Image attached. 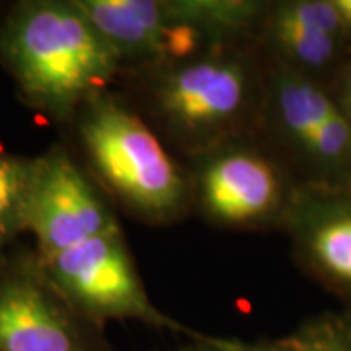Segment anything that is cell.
I'll return each instance as SVG.
<instances>
[{"label":"cell","instance_id":"obj_1","mask_svg":"<svg viewBox=\"0 0 351 351\" xmlns=\"http://www.w3.org/2000/svg\"><path fill=\"white\" fill-rule=\"evenodd\" d=\"M267 64L256 41L127 76V98L182 160L258 131Z\"/></svg>","mask_w":351,"mask_h":351},{"label":"cell","instance_id":"obj_2","mask_svg":"<svg viewBox=\"0 0 351 351\" xmlns=\"http://www.w3.org/2000/svg\"><path fill=\"white\" fill-rule=\"evenodd\" d=\"M0 64L25 108L66 129L121 80V64L76 0H18L0 22Z\"/></svg>","mask_w":351,"mask_h":351},{"label":"cell","instance_id":"obj_3","mask_svg":"<svg viewBox=\"0 0 351 351\" xmlns=\"http://www.w3.org/2000/svg\"><path fill=\"white\" fill-rule=\"evenodd\" d=\"M64 131L88 174L131 219L172 226L193 213L186 164L123 92L94 96Z\"/></svg>","mask_w":351,"mask_h":351},{"label":"cell","instance_id":"obj_4","mask_svg":"<svg viewBox=\"0 0 351 351\" xmlns=\"http://www.w3.org/2000/svg\"><path fill=\"white\" fill-rule=\"evenodd\" d=\"M191 211L219 230H281L297 178L258 133L221 143L184 160Z\"/></svg>","mask_w":351,"mask_h":351},{"label":"cell","instance_id":"obj_5","mask_svg":"<svg viewBox=\"0 0 351 351\" xmlns=\"http://www.w3.org/2000/svg\"><path fill=\"white\" fill-rule=\"evenodd\" d=\"M256 133L299 184H351V123L324 84L267 64Z\"/></svg>","mask_w":351,"mask_h":351},{"label":"cell","instance_id":"obj_6","mask_svg":"<svg viewBox=\"0 0 351 351\" xmlns=\"http://www.w3.org/2000/svg\"><path fill=\"white\" fill-rule=\"evenodd\" d=\"M41 262L69 302L98 326L138 322L189 339L199 334L162 313L149 297L123 228L41 258Z\"/></svg>","mask_w":351,"mask_h":351},{"label":"cell","instance_id":"obj_7","mask_svg":"<svg viewBox=\"0 0 351 351\" xmlns=\"http://www.w3.org/2000/svg\"><path fill=\"white\" fill-rule=\"evenodd\" d=\"M0 351H115L51 281L34 246L0 254Z\"/></svg>","mask_w":351,"mask_h":351},{"label":"cell","instance_id":"obj_8","mask_svg":"<svg viewBox=\"0 0 351 351\" xmlns=\"http://www.w3.org/2000/svg\"><path fill=\"white\" fill-rule=\"evenodd\" d=\"M123 228L117 207L88 174L69 145L34 156L25 201V234L41 258Z\"/></svg>","mask_w":351,"mask_h":351},{"label":"cell","instance_id":"obj_9","mask_svg":"<svg viewBox=\"0 0 351 351\" xmlns=\"http://www.w3.org/2000/svg\"><path fill=\"white\" fill-rule=\"evenodd\" d=\"M256 45L267 64L328 88L351 59L334 0H267Z\"/></svg>","mask_w":351,"mask_h":351},{"label":"cell","instance_id":"obj_10","mask_svg":"<svg viewBox=\"0 0 351 351\" xmlns=\"http://www.w3.org/2000/svg\"><path fill=\"white\" fill-rule=\"evenodd\" d=\"M281 232L302 271L351 308V184H299Z\"/></svg>","mask_w":351,"mask_h":351},{"label":"cell","instance_id":"obj_11","mask_svg":"<svg viewBox=\"0 0 351 351\" xmlns=\"http://www.w3.org/2000/svg\"><path fill=\"white\" fill-rule=\"evenodd\" d=\"M226 346L230 351H351V308L308 316L277 338H226Z\"/></svg>","mask_w":351,"mask_h":351},{"label":"cell","instance_id":"obj_12","mask_svg":"<svg viewBox=\"0 0 351 351\" xmlns=\"http://www.w3.org/2000/svg\"><path fill=\"white\" fill-rule=\"evenodd\" d=\"M34 156L0 149V254L14 248L25 234V201L32 182Z\"/></svg>","mask_w":351,"mask_h":351},{"label":"cell","instance_id":"obj_13","mask_svg":"<svg viewBox=\"0 0 351 351\" xmlns=\"http://www.w3.org/2000/svg\"><path fill=\"white\" fill-rule=\"evenodd\" d=\"M330 92L334 96V100L338 101L339 110L348 117L351 123V59L341 66L334 82L330 84Z\"/></svg>","mask_w":351,"mask_h":351},{"label":"cell","instance_id":"obj_14","mask_svg":"<svg viewBox=\"0 0 351 351\" xmlns=\"http://www.w3.org/2000/svg\"><path fill=\"white\" fill-rule=\"evenodd\" d=\"M162 351H230L226 346V338L223 336H209V334H197L195 338H191L188 343L178 346L172 350Z\"/></svg>","mask_w":351,"mask_h":351},{"label":"cell","instance_id":"obj_15","mask_svg":"<svg viewBox=\"0 0 351 351\" xmlns=\"http://www.w3.org/2000/svg\"><path fill=\"white\" fill-rule=\"evenodd\" d=\"M334 6L339 12V18L343 22V27H346V36L350 39L351 45V0H334Z\"/></svg>","mask_w":351,"mask_h":351},{"label":"cell","instance_id":"obj_16","mask_svg":"<svg viewBox=\"0 0 351 351\" xmlns=\"http://www.w3.org/2000/svg\"><path fill=\"white\" fill-rule=\"evenodd\" d=\"M4 10H6V8H4V6L0 4V22H2V16H4Z\"/></svg>","mask_w":351,"mask_h":351}]
</instances>
